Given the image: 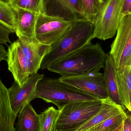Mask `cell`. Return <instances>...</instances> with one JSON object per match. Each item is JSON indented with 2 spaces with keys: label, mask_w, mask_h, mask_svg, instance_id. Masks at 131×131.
<instances>
[{
  "label": "cell",
  "mask_w": 131,
  "mask_h": 131,
  "mask_svg": "<svg viewBox=\"0 0 131 131\" xmlns=\"http://www.w3.org/2000/svg\"><path fill=\"white\" fill-rule=\"evenodd\" d=\"M50 48L35 38H18L11 43L8 48L6 61L14 82L21 87L30 75L38 73Z\"/></svg>",
  "instance_id": "cell-1"
},
{
  "label": "cell",
  "mask_w": 131,
  "mask_h": 131,
  "mask_svg": "<svg viewBox=\"0 0 131 131\" xmlns=\"http://www.w3.org/2000/svg\"><path fill=\"white\" fill-rule=\"evenodd\" d=\"M107 54L100 44L91 43L51 64L47 69L61 76L98 72L104 68Z\"/></svg>",
  "instance_id": "cell-2"
},
{
  "label": "cell",
  "mask_w": 131,
  "mask_h": 131,
  "mask_svg": "<svg viewBox=\"0 0 131 131\" xmlns=\"http://www.w3.org/2000/svg\"><path fill=\"white\" fill-rule=\"evenodd\" d=\"M94 24L86 19L72 21L71 25L62 38L51 46L49 52L41 62L40 69L50 66L91 43L93 39Z\"/></svg>",
  "instance_id": "cell-3"
},
{
  "label": "cell",
  "mask_w": 131,
  "mask_h": 131,
  "mask_svg": "<svg viewBox=\"0 0 131 131\" xmlns=\"http://www.w3.org/2000/svg\"><path fill=\"white\" fill-rule=\"evenodd\" d=\"M37 98L54 104L58 110L69 104L101 99L61 81L59 78H45L37 85L35 97Z\"/></svg>",
  "instance_id": "cell-4"
},
{
  "label": "cell",
  "mask_w": 131,
  "mask_h": 131,
  "mask_svg": "<svg viewBox=\"0 0 131 131\" xmlns=\"http://www.w3.org/2000/svg\"><path fill=\"white\" fill-rule=\"evenodd\" d=\"M102 105V99L79 102L64 105L59 111L54 131H72L95 116Z\"/></svg>",
  "instance_id": "cell-5"
},
{
  "label": "cell",
  "mask_w": 131,
  "mask_h": 131,
  "mask_svg": "<svg viewBox=\"0 0 131 131\" xmlns=\"http://www.w3.org/2000/svg\"><path fill=\"white\" fill-rule=\"evenodd\" d=\"M124 0H104L94 23L93 39L105 40L114 37L122 18Z\"/></svg>",
  "instance_id": "cell-6"
},
{
  "label": "cell",
  "mask_w": 131,
  "mask_h": 131,
  "mask_svg": "<svg viewBox=\"0 0 131 131\" xmlns=\"http://www.w3.org/2000/svg\"><path fill=\"white\" fill-rule=\"evenodd\" d=\"M72 23L62 18L40 13L35 25V38L41 43L51 46L62 38Z\"/></svg>",
  "instance_id": "cell-7"
},
{
  "label": "cell",
  "mask_w": 131,
  "mask_h": 131,
  "mask_svg": "<svg viewBox=\"0 0 131 131\" xmlns=\"http://www.w3.org/2000/svg\"><path fill=\"white\" fill-rule=\"evenodd\" d=\"M109 54L116 69L131 65V13L122 17Z\"/></svg>",
  "instance_id": "cell-8"
},
{
  "label": "cell",
  "mask_w": 131,
  "mask_h": 131,
  "mask_svg": "<svg viewBox=\"0 0 131 131\" xmlns=\"http://www.w3.org/2000/svg\"><path fill=\"white\" fill-rule=\"evenodd\" d=\"M61 81L99 99L108 97L104 74L99 71L79 75L61 76Z\"/></svg>",
  "instance_id": "cell-9"
},
{
  "label": "cell",
  "mask_w": 131,
  "mask_h": 131,
  "mask_svg": "<svg viewBox=\"0 0 131 131\" xmlns=\"http://www.w3.org/2000/svg\"><path fill=\"white\" fill-rule=\"evenodd\" d=\"M44 78L43 74L37 73L31 75L21 87L14 82L8 89L12 109L17 115L27 105L35 99L37 85L41 79Z\"/></svg>",
  "instance_id": "cell-10"
},
{
  "label": "cell",
  "mask_w": 131,
  "mask_h": 131,
  "mask_svg": "<svg viewBox=\"0 0 131 131\" xmlns=\"http://www.w3.org/2000/svg\"><path fill=\"white\" fill-rule=\"evenodd\" d=\"M43 7L47 15L71 21L84 18L79 0H43Z\"/></svg>",
  "instance_id": "cell-11"
},
{
  "label": "cell",
  "mask_w": 131,
  "mask_h": 131,
  "mask_svg": "<svg viewBox=\"0 0 131 131\" xmlns=\"http://www.w3.org/2000/svg\"><path fill=\"white\" fill-rule=\"evenodd\" d=\"M12 8L18 38H35V29L39 14L21 8Z\"/></svg>",
  "instance_id": "cell-12"
},
{
  "label": "cell",
  "mask_w": 131,
  "mask_h": 131,
  "mask_svg": "<svg viewBox=\"0 0 131 131\" xmlns=\"http://www.w3.org/2000/svg\"><path fill=\"white\" fill-rule=\"evenodd\" d=\"M102 100L99 112L86 123L72 131H88L110 118L124 111V107L114 102L109 97Z\"/></svg>",
  "instance_id": "cell-13"
},
{
  "label": "cell",
  "mask_w": 131,
  "mask_h": 131,
  "mask_svg": "<svg viewBox=\"0 0 131 131\" xmlns=\"http://www.w3.org/2000/svg\"><path fill=\"white\" fill-rule=\"evenodd\" d=\"M17 115L12 109L8 89L0 77V131H15V122Z\"/></svg>",
  "instance_id": "cell-14"
},
{
  "label": "cell",
  "mask_w": 131,
  "mask_h": 131,
  "mask_svg": "<svg viewBox=\"0 0 131 131\" xmlns=\"http://www.w3.org/2000/svg\"><path fill=\"white\" fill-rule=\"evenodd\" d=\"M103 74L108 97L124 107L118 89L116 67L109 53L106 55Z\"/></svg>",
  "instance_id": "cell-15"
},
{
  "label": "cell",
  "mask_w": 131,
  "mask_h": 131,
  "mask_svg": "<svg viewBox=\"0 0 131 131\" xmlns=\"http://www.w3.org/2000/svg\"><path fill=\"white\" fill-rule=\"evenodd\" d=\"M15 131H40V116L30 103L19 113Z\"/></svg>",
  "instance_id": "cell-16"
},
{
  "label": "cell",
  "mask_w": 131,
  "mask_h": 131,
  "mask_svg": "<svg viewBox=\"0 0 131 131\" xmlns=\"http://www.w3.org/2000/svg\"><path fill=\"white\" fill-rule=\"evenodd\" d=\"M116 74L123 107L131 112V65L116 69Z\"/></svg>",
  "instance_id": "cell-17"
},
{
  "label": "cell",
  "mask_w": 131,
  "mask_h": 131,
  "mask_svg": "<svg viewBox=\"0 0 131 131\" xmlns=\"http://www.w3.org/2000/svg\"><path fill=\"white\" fill-rule=\"evenodd\" d=\"M84 18L94 23L104 0H79Z\"/></svg>",
  "instance_id": "cell-18"
},
{
  "label": "cell",
  "mask_w": 131,
  "mask_h": 131,
  "mask_svg": "<svg viewBox=\"0 0 131 131\" xmlns=\"http://www.w3.org/2000/svg\"><path fill=\"white\" fill-rule=\"evenodd\" d=\"M59 114V110L53 106L40 114V131H54Z\"/></svg>",
  "instance_id": "cell-19"
},
{
  "label": "cell",
  "mask_w": 131,
  "mask_h": 131,
  "mask_svg": "<svg viewBox=\"0 0 131 131\" xmlns=\"http://www.w3.org/2000/svg\"><path fill=\"white\" fill-rule=\"evenodd\" d=\"M12 8H19L35 13H43V0H10L8 3Z\"/></svg>",
  "instance_id": "cell-20"
},
{
  "label": "cell",
  "mask_w": 131,
  "mask_h": 131,
  "mask_svg": "<svg viewBox=\"0 0 131 131\" xmlns=\"http://www.w3.org/2000/svg\"><path fill=\"white\" fill-rule=\"evenodd\" d=\"M0 23L9 29L12 33H15V25L12 8L8 3L1 0Z\"/></svg>",
  "instance_id": "cell-21"
},
{
  "label": "cell",
  "mask_w": 131,
  "mask_h": 131,
  "mask_svg": "<svg viewBox=\"0 0 131 131\" xmlns=\"http://www.w3.org/2000/svg\"><path fill=\"white\" fill-rule=\"evenodd\" d=\"M127 114L125 111L108 118L88 131H112L117 128L125 120Z\"/></svg>",
  "instance_id": "cell-22"
},
{
  "label": "cell",
  "mask_w": 131,
  "mask_h": 131,
  "mask_svg": "<svg viewBox=\"0 0 131 131\" xmlns=\"http://www.w3.org/2000/svg\"><path fill=\"white\" fill-rule=\"evenodd\" d=\"M11 33L9 29L0 23V44L7 45L8 43H11L10 38Z\"/></svg>",
  "instance_id": "cell-23"
},
{
  "label": "cell",
  "mask_w": 131,
  "mask_h": 131,
  "mask_svg": "<svg viewBox=\"0 0 131 131\" xmlns=\"http://www.w3.org/2000/svg\"><path fill=\"white\" fill-rule=\"evenodd\" d=\"M131 13V0H124L122 15L123 16Z\"/></svg>",
  "instance_id": "cell-24"
},
{
  "label": "cell",
  "mask_w": 131,
  "mask_h": 131,
  "mask_svg": "<svg viewBox=\"0 0 131 131\" xmlns=\"http://www.w3.org/2000/svg\"><path fill=\"white\" fill-rule=\"evenodd\" d=\"M123 131H131V116L127 114L124 121Z\"/></svg>",
  "instance_id": "cell-25"
},
{
  "label": "cell",
  "mask_w": 131,
  "mask_h": 131,
  "mask_svg": "<svg viewBox=\"0 0 131 131\" xmlns=\"http://www.w3.org/2000/svg\"><path fill=\"white\" fill-rule=\"evenodd\" d=\"M7 52L5 50L4 47L2 45L0 44V60L6 61Z\"/></svg>",
  "instance_id": "cell-26"
},
{
  "label": "cell",
  "mask_w": 131,
  "mask_h": 131,
  "mask_svg": "<svg viewBox=\"0 0 131 131\" xmlns=\"http://www.w3.org/2000/svg\"><path fill=\"white\" fill-rule=\"evenodd\" d=\"M123 130H124V121L117 128L112 131H123Z\"/></svg>",
  "instance_id": "cell-27"
},
{
  "label": "cell",
  "mask_w": 131,
  "mask_h": 131,
  "mask_svg": "<svg viewBox=\"0 0 131 131\" xmlns=\"http://www.w3.org/2000/svg\"><path fill=\"white\" fill-rule=\"evenodd\" d=\"M1 1L4 2H5V3H8L10 0H1Z\"/></svg>",
  "instance_id": "cell-28"
}]
</instances>
